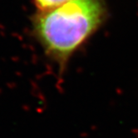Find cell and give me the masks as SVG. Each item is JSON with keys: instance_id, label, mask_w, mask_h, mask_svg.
I'll use <instances>...</instances> for the list:
<instances>
[{"instance_id": "1", "label": "cell", "mask_w": 138, "mask_h": 138, "mask_svg": "<svg viewBox=\"0 0 138 138\" xmlns=\"http://www.w3.org/2000/svg\"><path fill=\"white\" fill-rule=\"evenodd\" d=\"M103 0H69L53 9L38 12L32 25L46 54L63 68L72 54L105 19Z\"/></svg>"}, {"instance_id": "2", "label": "cell", "mask_w": 138, "mask_h": 138, "mask_svg": "<svg viewBox=\"0 0 138 138\" xmlns=\"http://www.w3.org/2000/svg\"><path fill=\"white\" fill-rule=\"evenodd\" d=\"M68 1L69 0H32L35 6L38 9V12L53 9Z\"/></svg>"}]
</instances>
